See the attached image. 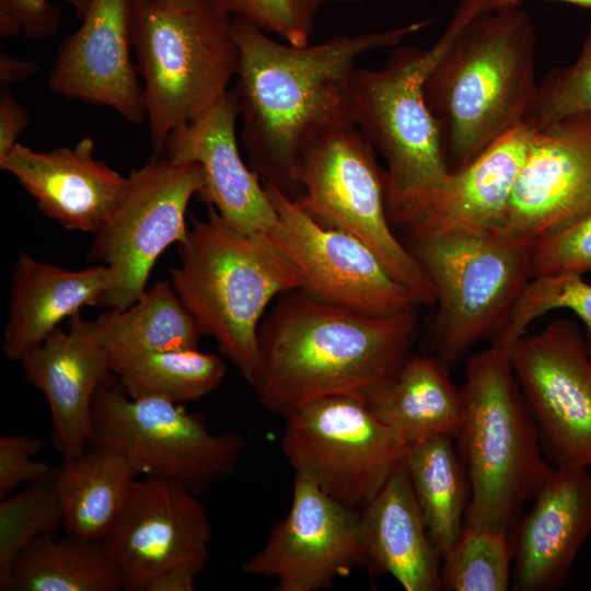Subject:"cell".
<instances>
[{
    "label": "cell",
    "instance_id": "1",
    "mask_svg": "<svg viewBox=\"0 0 591 591\" xmlns=\"http://www.w3.org/2000/svg\"><path fill=\"white\" fill-rule=\"evenodd\" d=\"M431 20L294 46L232 19L237 46L232 89L250 166L291 199L305 151L327 132L354 125L352 82L363 55L396 47Z\"/></svg>",
    "mask_w": 591,
    "mask_h": 591
},
{
    "label": "cell",
    "instance_id": "2",
    "mask_svg": "<svg viewBox=\"0 0 591 591\" xmlns=\"http://www.w3.org/2000/svg\"><path fill=\"white\" fill-rule=\"evenodd\" d=\"M417 313L368 316L302 289L285 292L260 321L247 382L263 407L285 417L328 396L366 401L412 356Z\"/></svg>",
    "mask_w": 591,
    "mask_h": 591
},
{
    "label": "cell",
    "instance_id": "3",
    "mask_svg": "<svg viewBox=\"0 0 591 591\" xmlns=\"http://www.w3.org/2000/svg\"><path fill=\"white\" fill-rule=\"evenodd\" d=\"M453 15L455 35L428 74L425 96L459 170L523 125L538 84L536 28L526 11L460 0Z\"/></svg>",
    "mask_w": 591,
    "mask_h": 591
},
{
    "label": "cell",
    "instance_id": "4",
    "mask_svg": "<svg viewBox=\"0 0 591 591\" xmlns=\"http://www.w3.org/2000/svg\"><path fill=\"white\" fill-rule=\"evenodd\" d=\"M518 338L502 329L467 358L463 421L454 439L470 482L464 525L509 535L555 467L513 372Z\"/></svg>",
    "mask_w": 591,
    "mask_h": 591
},
{
    "label": "cell",
    "instance_id": "5",
    "mask_svg": "<svg viewBox=\"0 0 591 591\" xmlns=\"http://www.w3.org/2000/svg\"><path fill=\"white\" fill-rule=\"evenodd\" d=\"M177 251L179 264L170 268L173 289L248 381L260 321L276 298L301 288L298 270L267 233L244 231L212 207L206 218H190Z\"/></svg>",
    "mask_w": 591,
    "mask_h": 591
},
{
    "label": "cell",
    "instance_id": "6",
    "mask_svg": "<svg viewBox=\"0 0 591 591\" xmlns=\"http://www.w3.org/2000/svg\"><path fill=\"white\" fill-rule=\"evenodd\" d=\"M232 19L219 0H130L153 154L229 90L239 61Z\"/></svg>",
    "mask_w": 591,
    "mask_h": 591
},
{
    "label": "cell",
    "instance_id": "7",
    "mask_svg": "<svg viewBox=\"0 0 591 591\" xmlns=\"http://www.w3.org/2000/svg\"><path fill=\"white\" fill-rule=\"evenodd\" d=\"M434 292V356L449 368L497 336L533 278L532 247L505 232L406 228Z\"/></svg>",
    "mask_w": 591,
    "mask_h": 591
},
{
    "label": "cell",
    "instance_id": "8",
    "mask_svg": "<svg viewBox=\"0 0 591 591\" xmlns=\"http://www.w3.org/2000/svg\"><path fill=\"white\" fill-rule=\"evenodd\" d=\"M456 28L453 15L429 48L397 47L381 69L355 72L354 125L386 163L389 216L441 184L451 173L439 121L426 101L425 82Z\"/></svg>",
    "mask_w": 591,
    "mask_h": 591
},
{
    "label": "cell",
    "instance_id": "9",
    "mask_svg": "<svg viewBox=\"0 0 591 591\" xmlns=\"http://www.w3.org/2000/svg\"><path fill=\"white\" fill-rule=\"evenodd\" d=\"M91 444L120 454L139 477L175 480L196 495L231 475L246 448L242 434L213 432L182 404L128 395L113 373L93 398Z\"/></svg>",
    "mask_w": 591,
    "mask_h": 591
},
{
    "label": "cell",
    "instance_id": "10",
    "mask_svg": "<svg viewBox=\"0 0 591 591\" xmlns=\"http://www.w3.org/2000/svg\"><path fill=\"white\" fill-rule=\"evenodd\" d=\"M375 153L355 125L327 132L305 151L296 176L298 196L292 200L322 225L362 241L421 305H434L430 280L391 230L385 171Z\"/></svg>",
    "mask_w": 591,
    "mask_h": 591
},
{
    "label": "cell",
    "instance_id": "11",
    "mask_svg": "<svg viewBox=\"0 0 591 591\" xmlns=\"http://www.w3.org/2000/svg\"><path fill=\"white\" fill-rule=\"evenodd\" d=\"M409 443L354 396H328L286 416L281 450L296 475L356 510L382 487Z\"/></svg>",
    "mask_w": 591,
    "mask_h": 591
},
{
    "label": "cell",
    "instance_id": "12",
    "mask_svg": "<svg viewBox=\"0 0 591 591\" xmlns=\"http://www.w3.org/2000/svg\"><path fill=\"white\" fill-rule=\"evenodd\" d=\"M128 177L126 190L93 234L88 256L109 270L100 306L124 310L147 289L160 255L188 231V204L202 188L197 163L153 154Z\"/></svg>",
    "mask_w": 591,
    "mask_h": 591
},
{
    "label": "cell",
    "instance_id": "13",
    "mask_svg": "<svg viewBox=\"0 0 591 591\" xmlns=\"http://www.w3.org/2000/svg\"><path fill=\"white\" fill-rule=\"evenodd\" d=\"M263 183L277 213L268 235L298 270L300 289L368 316H391L421 306L362 241L322 225L275 185Z\"/></svg>",
    "mask_w": 591,
    "mask_h": 591
},
{
    "label": "cell",
    "instance_id": "14",
    "mask_svg": "<svg viewBox=\"0 0 591 591\" xmlns=\"http://www.w3.org/2000/svg\"><path fill=\"white\" fill-rule=\"evenodd\" d=\"M515 379L554 466L591 467V354L579 326L560 318L514 343Z\"/></svg>",
    "mask_w": 591,
    "mask_h": 591
},
{
    "label": "cell",
    "instance_id": "15",
    "mask_svg": "<svg viewBox=\"0 0 591 591\" xmlns=\"http://www.w3.org/2000/svg\"><path fill=\"white\" fill-rule=\"evenodd\" d=\"M364 561L360 511L294 474L287 515L241 571L275 580L277 591H320Z\"/></svg>",
    "mask_w": 591,
    "mask_h": 591
},
{
    "label": "cell",
    "instance_id": "16",
    "mask_svg": "<svg viewBox=\"0 0 591 591\" xmlns=\"http://www.w3.org/2000/svg\"><path fill=\"white\" fill-rule=\"evenodd\" d=\"M212 526L205 506L183 484L139 477L102 541L123 590L146 591L151 579L178 564L206 569Z\"/></svg>",
    "mask_w": 591,
    "mask_h": 591
},
{
    "label": "cell",
    "instance_id": "17",
    "mask_svg": "<svg viewBox=\"0 0 591 591\" xmlns=\"http://www.w3.org/2000/svg\"><path fill=\"white\" fill-rule=\"evenodd\" d=\"M591 209V114L533 130L503 232L533 246Z\"/></svg>",
    "mask_w": 591,
    "mask_h": 591
},
{
    "label": "cell",
    "instance_id": "18",
    "mask_svg": "<svg viewBox=\"0 0 591 591\" xmlns=\"http://www.w3.org/2000/svg\"><path fill=\"white\" fill-rule=\"evenodd\" d=\"M130 47V0H90L79 28L58 47L48 86L140 125L147 119L144 91Z\"/></svg>",
    "mask_w": 591,
    "mask_h": 591
},
{
    "label": "cell",
    "instance_id": "19",
    "mask_svg": "<svg viewBox=\"0 0 591 591\" xmlns=\"http://www.w3.org/2000/svg\"><path fill=\"white\" fill-rule=\"evenodd\" d=\"M237 119L236 96L228 90L201 116L172 131L155 155L197 163L204 185L196 197L233 225L268 234L276 225L277 213L264 183L242 160Z\"/></svg>",
    "mask_w": 591,
    "mask_h": 591
},
{
    "label": "cell",
    "instance_id": "20",
    "mask_svg": "<svg viewBox=\"0 0 591 591\" xmlns=\"http://www.w3.org/2000/svg\"><path fill=\"white\" fill-rule=\"evenodd\" d=\"M509 535L511 584L517 591H554L591 535L589 468L555 466Z\"/></svg>",
    "mask_w": 591,
    "mask_h": 591
},
{
    "label": "cell",
    "instance_id": "21",
    "mask_svg": "<svg viewBox=\"0 0 591 591\" xmlns=\"http://www.w3.org/2000/svg\"><path fill=\"white\" fill-rule=\"evenodd\" d=\"M19 362L47 401L55 448L63 459L84 452L92 440L94 395L112 373L94 320L72 316L67 331L58 327Z\"/></svg>",
    "mask_w": 591,
    "mask_h": 591
},
{
    "label": "cell",
    "instance_id": "22",
    "mask_svg": "<svg viewBox=\"0 0 591 591\" xmlns=\"http://www.w3.org/2000/svg\"><path fill=\"white\" fill-rule=\"evenodd\" d=\"M94 147L90 137L72 148L49 151L18 143L0 160V169L15 177L44 216L66 230L93 235L117 206L128 183V177L95 159Z\"/></svg>",
    "mask_w": 591,
    "mask_h": 591
},
{
    "label": "cell",
    "instance_id": "23",
    "mask_svg": "<svg viewBox=\"0 0 591 591\" xmlns=\"http://www.w3.org/2000/svg\"><path fill=\"white\" fill-rule=\"evenodd\" d=\"M532 131L524 124L510 130L441 184L390 215V221L404 229L503 232Z\"/></svg>",
    "mask_w": 591,
    "mask_h": 591
},
{
    "label": "cell",
    "instance_id": "24",
    "mask_svg": "<svg viewBox=\"0 0 591 591\" xmlns=\"http://www.w3.org/2000/svg\"><path fill=\"white\" fill-rule=\"evenodd\" d=\"M109 286V270L104 265L68 269L20 253L11 275L3 354L20 361L62 321L84 306H100Z\"/></svg>",
    "mask_w": 591,
    "mask_h": 591
},
{
    "label": "cell",
    "instance_id": "25",
    "mask_svg": "<svg viewBox=\"0 0 591 591\" xmlns=\"http://www.w3.org/2000/svg\"><path fill=\"white\" fill-rule=\"evenodd\" d=\"M366 561L389 573L406 591L441 590V556L399 461L382 487L360 510Z\"/></svg>",
    "mask_w": 591,
    "mask_h": 591
},
{
    "label": "cell",
    "instance_id": "26",
    "mask_svg": "<svg viewBox=\"0 0 591 591\" xmlns=\"http://www.w3.org/2000/svg\"><path fill=\"white\" fill-rule=\"evenodd\" d=\"M449 369L434 355H412L394 379L364 402L409 444L433 436L455 439L463 421V398Z\"/></svg>",
    "mask_w": 591,
    "mask_h": 591
},
{
    "label": "cell",
    "instance_id": "27",
    "mask_svg": "<svg viewBox=\"0 0 591 591\" xmlns=\"http://www.w3.org/2000/svg\"><path fill=\"white\" fill-rule=\"evenodd\" d=\"M92 447L63 459L55 470V485L66 534L102 542L139 476L120 454Z\"/></svg>",
    "mask_w": 591,
    "mask_h": 591
},
{
    "label": "cell",
    "instance_id": "28",
    "mask_svg": "<svg viewBox=\"0 0 591 591\" xmlns=\"http://www.w3.org/2000/svg\"><path fill=\"white\" fill-rule=\"evenodd\" d=\"M109 368L150 352L196 349L205 336L170 280H159L124 310L106 309L95 320Z\"/></svg>",
    "mask_w": 591,
    "mask_h": 591
},
{
    "label": "cell",
    "instance_id": "29",
    "mask_svg": "<svg viewBox=\"0 0 591 591\" xmlns=\"http://www.w3.org/2000/svg\"><path fill=\"white\" fill-rule=\"evenodd\" d=\"M403 463L424 515L429 536L442 557L465 524L468 476L450 436H433L409 445Z\"/></svg>",
    "mask_w": 591,
    "mask_h": 591
},
{
    "label": "cell",
    "instance_id": "30",
    "mask_svg": "<svg viewBox=\"0 0 591 591\" xmlns=\"http://www.w3.org/2000/svg\"><path fill=\"white\" fill-rule=\"evenodd\" d=\"M120 576L100 541L54 534L32 542L16 558L10 591H119Z\"/></svg>",
    "mask_w": 591,
    "mask_h": 591
},
{
    "label": "cell",
    "instance_id": "31",
    "mask_svg": "<svg viewBox=\"0 0 591 591\" xmlns=\"http://www.w3.org/2000/svg\"><path fill=\"white\" fill-rule=\"evenodd\" d=\"M111 371L132 397H158L182 404L215 391L227 368L218 355L196 348L132 356L114 362Z\"/></svg>",
    "mask_w": 591,
    "mask_h": 591
},
{
    "label": "cell",
    "instance_id": "32",
    "mask_svg": "<svg viewBox=\"0 0 591 591\" xmlns=\"http://www.w3.org/2000/svg\"><path fill=\"white\" fill-rule=\"evenodd\" d=\"M441 590L506 591L512 583L509 534L464 525L441 559Z\"/></svg>",
    "mask_w": 591,
    "mask_h": 591
},
{
    "label": "cell",
    "instance_id": "33",
    "mask_svg": "<svg viewBox=\"0 0 591 591\" xmlns=\"http://www.w3.org/2000/svg\"><path fill=\"white\" fill-rule=\"evenodd\" d=\"M62 526L55 470L0 500V590L10 591V576L19 555L35 540Z\"/></svg>",
    "mask_w": 591,
    "mask_h": 591
},
{
    "label": "cell",
    "instance_id": "34",
    "mask_svg": "<svg viewBox=\"0 0 591 591\" xmlns=\"http://www.w3.org/2000/svg\"><path fill=\"white\" fill-rule=\"evenodd\" d=\"M591 114V23L578 58L538 84L523 124L532 130L576 114Z\"/></svg>",
    "mask_w": 591,
    "mask_h": 591
},
{
    "label": "cell",
    "instance_id": "35",
    "mask_svg": "<svg viewBox=\"0 0 591 591\" xmlns=\"http://www.w3.org/2000/svg\"><path fill=\"white\" fill-rule=\"evenodd\" d=\"M557 309L571 311L583 323L584 338L591 354V283L580 274L534 276L520 297L505 328L521 336L533 321Z\"/></svg>",
    "mask_w": 591,
    "mask_h": 591
},
{
    "label": "cell",
    "instance_id": "36",
    "mask_svg": "<svg viewBox=\"0 0 591 591\" xmlns=\"http://www.w3.org/2000/svg\"><path fill=\"white\" fill-rule=\"evenodd\" d=\"M230 14L268 35L304 46L315 28L316 16L331 0H219Z\"/></svg>",
    "mask_w": 591,
    "mask_h": 591
},
{
    "label": "cell",
    "instance_id": "37",
    "mask_svg": "<svg viewBox=\"0 0 591 591\" xmlns=\"http://www.w3.org/2000/svg\"><path fill=\"white\" fill-rule=\"evenodd\" d=\"M533 277L591 273V209L567 228L532 246Z\"/></svg>",
    "mask_w": 591,
    "mask_h": 591
},
{
    "label": "cell",
    "instance_id": "38",
    "mask_svg": "<svg viewBox=\"0 0 591 591\" xmlns=\"http://www.w3.org/2000/svg\"><path fill=\"white\" fill-rule=\"evenodd\" d=\"M45 444L43 439L27 434L0 438V498L24 484L45 479L54 472L47 462L34 459Z\"/></svg>",
    "mask_w": 591,
    "mask_h": 591
},
{
    "label": "cell",
    "instance_id": "39",
    "mask_svg": "<svg viewBox=\"0 0 591 591\" xmlns=\"http://www.w3.org/2000/svg\"><path fill=\"white\" fill-rule=\"evenodd\" d=\"M83 16L90 0H65ZM59 27L58 10L49 0H0V35L10 37L23 33L32 39L54 35Z\"/></svg>",
    "mask_w": 591,
    "mask_h": 591
},
{
    "label": "cell",
    "instance_id": "40",
    "mask_svg": "<svg viewBox=\"0 0 591 591\" xmlns=\"http://www.w3.org/2000/svg\"><path fill=\"white\" fill-rule=\"evenodd\" d=\"M30 114L10 92L0 93V160L7 157L19 143L18 139L28 126Z\"/></svg>",
    "mask_w": 591,
    "mask_h": 591
},
{
    "label": "cell",
    "instance_id": "41",
    "mask_svg": "<svg viewBox=\"0 0 591 591\" xmlns=\"http://www.w3.org/2000/svg\"><path fill=\"white\" fill-rule=\"evenodd\" d=\"M204 571L193 564H178L171 566L148 583L146 591H193L197 577Z\"/></svg>",
    "mask_w": 591,
    "mask_h": 591
},
{
    "label": "cell",
    "instance_id": "42",
    "mask_svg": "<svg viewBox=\"0 0 591 591\" xmlns=\"http://www.w3.org/2000/svg\"><path fill=\"white\" fill-rule=\"evenodd\" d=\"M40 69V65L33 60L14 57L3 48L0 50V85L10 89L11 85L26 82Z\"/></svg>",
    "mask_w": 591,
    "mask_h": 591
},
{
    "label": "cell",
    "instance_id": "43",
    "mask_svg": "<svg viewBox=\"0 0 591 591\" xmlns=\"http://www.w3.org/2000/svg\"><path fill=\"white\" fill-rule=\"evenodd\" d=\"M494 10L520 7L522 0H490ZM586 9H591V0H556Z\"/></svg>",
    "mask_w": 591,
    "mask_h": 591
},
{
    "label": "cell",
    "instance_id": "44",
    "mask_svg": "<svg viewBox=\"0 0 591 591\" xmlns=\"http://www.w3.org/2000/svg\"><path fill=\"white\" fill-rule=\"evenodd\" d=\"M332 2H338V3H356L359 0H331Z\"/></svg>",
    "mask_w": 591,
    "mask_h": 591
}]
</instances>
